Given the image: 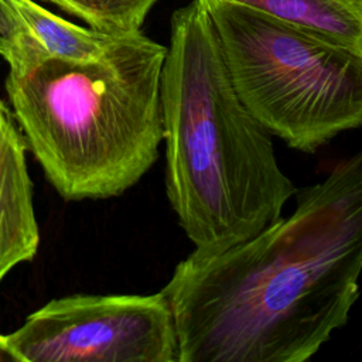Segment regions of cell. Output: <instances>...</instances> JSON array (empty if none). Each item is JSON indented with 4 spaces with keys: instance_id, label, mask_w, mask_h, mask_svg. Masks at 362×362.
I'll list each match as a JSON object with an SVG mask.
<instances>
[{
    "instance_id": "obj_1",
    "label": "cell",
    "mask_w": 362,
    "mask_h": 362,
    "mask_svg": "<svg viewBox=\"0 0 362 362\" xmlns=\"http://www.w3.org/2000/svg\"><path fill=\"white\" fill-rule=\"evenodd\" d=\"M297 206L223 252H192L161 290L178 362H304L344 327L362 273V150Z\"/></svg>"
},
{
    "instance_id": "obj_2",
    "label": "cell",
    "mask_w": 362,
    "mask_h": 362,
    "mask_svg": "<svg viewBox=\"0 0 362 362\" xmlns=\"http://www.w3.org/2000/svg\"><path fill=\"white\" fill-rule=\"evenodd\" d=\"M160 98L167 197L194 252H223L280 219L297 188L236 93L202 0L173 13Z\"/></svg>"
},
{
    "instance_id": "obj_3",
    "label": "cell",
    "mask_w": 362,
    "mask_h": 362,
    "mask_svg": "<svg viewBox=\"0 0 362 362\" xmlns=\"http://www.w3.org/2000/svg\"><path fill=\"white\" fill-rule=\"evenodd\" d=\"M165 54L137 31L96 59L51 58L7 74L14 120L64 199L117 197L156 163Z\"/></svg>"
},
{
    "instance_id": "obj_4",
    "label": "cell",
    "mask_w": 362,
    "mask_h": 362,
    "mask_svg": "<svg viewBox=\"0 0 362 362\" xmlns=\"http://www.w3.org/2000/svg\"><path fill=\"white\" fill-rule=\"evenodd\" d=\"M243 105L290 147L315 153L362 127V51L225 0H202Z\"/></svg>"
},
{
    "instance_id": "obj_5",
    "label": "cell",
    "mask_w": 362,
    "mask_h": 362,
    "mask_svg": "<svg viewBox=\"0 0 362 362\" xmlns=\"http://www.w3.org/2000/svg\"><path fill=\"white\" fill-rule=\"evenodd\" d=\"M10 361L178 362L171 305L156 294L54 298L3 335Z\"/></svg>"
},
{
    "instance_id": "obj_6",
    "label": "cell",
    "mask_w": 362,
    "mask_h": 362,
    "mask_svg": "<svg viewBox=\"0 0 362 362\" xmlns=\"http://www.w3.org/2000/svg\"><path fill=\"white\" fill-rule=\"evenodd\" d=\"M123 35L81 27L34 0H0V57L8 72L51 58L96 59Z\"/></svg>"
},
{
    "instance_id": "obj_7",
    "label": "cell",
    "mask_w": 362,
    "mask_h": 362,
    "mask_svg": "<svg viewBox=\"0 0 362 362\" xmlns=\"http://www.w3.org/2000/svg\"><path fill=\"white\" fill-rule=\"evenodd\" d=\"M27 144L10 107L0 99V283L40 246ZM0 359H8L0 334Z\"/></svg>"
},
{
    "instance_id": "obj_8",
    "label": "cell",
    "mask_w": 362,
    "mask_h": 362,
    "mask_svg": "<svg viewBox=\"0 0 362 362\" xmlns=\"http://www.w3.org/2000/svg\"><path fill=\"white\" fill-rule=\"evenodd\" d=\"M362 51V0H225Z\"/></svg>"
},
{
    "instance_id": "obj_9",
    "label": "cell",
    "mask_w": 362,
    "mask_h": 362,
    "mask_svg": "<svg viewBox=\"0 0 362 362\" xmlns=\"http://www.w3.org/2000/svg\"><path fill=\"white\" fill-rule=\"evenodd\" d=\"M62 11L78 17L88 27L107 34H132L141 25L158 0H48Z\"/></svg>"
}]
</instances>
